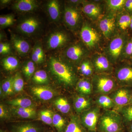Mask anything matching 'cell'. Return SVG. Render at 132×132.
Here are the masks:
<instances>
[{"instance_id":"cell-45","label":"cell","mask_w":132,"mask_h":132,"mask_svg":"<svg viewBox=\"0 0 132 132\" xmlns=\"http://www.w3.org/2000/svg\"><path fill=\"white\" fill-rule=\"evenodd\" d=\"M6 116V112L4 106L2 104L0 105V118H5Z\"/></svg>"},{"instance_id":"cell-28","label":"cell","mask_w":132,"mask_h":132,"mask_svg":"<svg viewBox=\"0 0 132 132\" xmlns=\"http://www.w3.org/2000/svg\"><path fill=\"white\" fill-rule=\"evenodd\" d=\"M45 55L41 45L36 43L32 50V59L36 64H40L45 60Z\"/></svg>"},{"instance_id":"cell-52","label":"cell","mask_w":132,"mask_h":132,"mask_svg":"<svg viewBox=\"0 0 132 132\" xmlns=\"http://www.w3.org/2000/svg\"></svg>"},{"instance_id":"cell-31","label":"cell","mask_w":132,"mask_h":132,"mask_svg":"<svg viewBox=\"0 0 132 132\" xmlns=\"http://www.w3.org/2000/svg\"><path fill=\"white\" fill-rule=\"evenodd\" d=\"M132 60V34H130L124 47L121 61H130Z\"/></svg>"},{"instance_id":"cell-2","label":"cell","mask_w":132,"mask_h":132,"mask_svg":"<svg viewBox=\"0 0 132 132\" xmlns=\"http://www.w3.org/2000/svg\"><path fill=\"white\" fill-rule=\"evenodd\" d=\"M50 68L52 73L59 82L67 87L76 86L78 79L73 65L65 60L52 57L49 61Z\"/></svg>"},{"instance_id":"cell-4","label":"cell","mask_w":132,"mask_h":132,"mask_svg":"<svg viewBox=\"0 0 132 132\" xmlns=\"http://www.w3.org/2000/svg\"><path fill=\"white\" fill-rule=\"evenodd\" d=\"M123 118L115 110L104 111L99 119L97 132H125Z\"/></svg>"},{"instance_id":"cell-32","label":"cell","mask_w":132,"mask_h":132,"mask_svg":"<svg viewBox=\"0 0 132 132\" xmlns=\"http://www.w3.org/2000/svg\"><path fill=\"white\" fill-rule=\"evenodd\" d=\"M9 103L13 106L20 108L32 107L33 105L32 100L27 98H16L10 101Z\"/></svg>"},{"instance_id":"cell-27","label":"cell","mask_w":132,"mask_h":132,"mask_svg":"<svg viewBox=\"0 0 132 132\" xmlns=\"http://www.w3.org/2000/svg\"><path fill=\"white\" fill-rule=\"evenodd\" d=\"M123 118L125 127L132 122V104H129L116 111Z\"/></svg>"},{"instance_id":"cell-38","label":"cell","mask_w":132,"mask_h":132,"mask_svg":"<svg viewBox=\"0 0 132 132\" xmlns=\"http://www.w3.org/2000/svg\"><path fill=\"white\" fill-rule=\"evenodd\" d=\"M35 63L33 61H28L24 64L22 70L26 78L29 79L33 76L35 71Z\"/></svg>"},{"instance_id":"cell-12","label":"cell","mask_w":132,"mask_h":132,"mask_svg":"<svg viewBox=\"0 0 132 132\" xmlns=\"http://www.w3.org/2000/svg\"><path fill=\"white\" fill-rule=\"evenodd\" d=\"M90 58L95 74H113L115 66L103 52L92 53Z\"/></svg>"},{"instance_id":"cell-25","label":"cell","mask_w":132,"mask_h":132,"mask_svg":"<svg viewBox=\"0 0 132 132\" xmlns=\"http://www.w3.org/2000/svg\"><path fill=\"white\" fill-rule=\"evenodd\" d=\"M64 132H88L82 126L80 119L75 116H72Z\"/></svg>"},{"instance_id":"cell-10","label":"cell","mask_w":132,"mask_h":132,"mask_svg":"<svg viewBox=\"0 0 132 132\" xmlns=\"http://www.w3.org/2000/svg\"><path fill=\"white\" fill-rule=\"evenodd\" d=\"M113 75L119 87L132 88V64L122 61L114 67Z\"/></svg>"},{"instance_id":"cell-23","label":"cell","mask_w":132,"mask_h":132,"mask_svg":"<svg viewBox=\"0 0 132 132\" xmlns=\"http://www.w3.org/2000/svg\"><path fill=\"white\" fill-rule=\"evenodd\" d=\"M37 2L34 0H19L15 3L13 8L19 12H31L38 7Z\"/></svg>"},{"instance_id":"cell-26","label":"cell","mask_w":132,"mask_h":132,"mask_svg":"<svg viewBox=\"0 0 132 132\" xmlns=\"http://www.w3.org/2000/svg\"><path fill=\"white\" fill-rule=\"evenodd\" d=\"M47 9L50 19L53 21H58L61 15L59 2L56 0L49 1L47 5Z\"/></svg>"},{"instance_id":"cell-43","label":"cell","mask_w":132,"mask_h":132,"mask_svg":"<svg viewBox=\"0 0 132 132\" xmlns=\"http://www.w3.org/2000/svg\"><path fill=\"white\" fill-rule=\"evenodd\" d=\"M124 10L131 15H132V0H126Z\"/></svg>"},{"instance_id":"cell-1","label":"cell","mask_w":132,"mask_h":132,"mask_svg":"<svg viewBox=\"0 0 132 132\" xmlns=\"http://www.w3.org/2000/svg\"><path fill=\"white\" fill-rule=\"evenodd\" d=\"M79 31L81 41L91 54L103 52L106 42L95 24L85 20Z\"/></svg>"},{"instance_id":"cell-44","label":"cell","mask_w":132,"mask_h":132,"mask_svg":"<svg viewBox=\"0 0 132 132\" xmlns=\"http://www.w3.org/2000/svg\"><path fill=\"white\" fill-rule=\"evenodd\" d=\"M84 1V0H71L68 1L67 2L69 5L77 6L78 5H81Z\"/></svg>"},{"instance_id":"cell-19","label":"cell","mask_w":132,"mask_h":132,"mask_svg":"<svg viewBox=\"0 0 132 132\" xmlns=\"http://www.w3.org/2000/svg\"><path fill=\"white\" fill-rule=\"evenodd\" d=\"M79 95L90 97L93 94L92 78H82L79 79L75 86Z\"/></svg>"},{"instance_id":"cell-46","label":"cell","mask_w":132,"mask_h":132,"mask_svg":"<svg viewBox=\"0 0 132 132\" xmlns=\"http://www.w3.org/2000/svg\"><path fill=\"white\" fill-rule=\"evenodd\" d=\"M126 132H132V122L126 128Z\"/></svg>"},{"instance_id":"cell-35","label":"cell","mask_w":132,"mask_h":132,"mask_svg":"<svg viewBox=\"0 0 132 132\" xmlns=\"http://www.w3.org/2000/svg\"><path fill=\"white\" fill-rule=\"evenodd\" d=\"M34 82L39 85L46 84L48 82V76L46 72L43 70L36 71L32 76Z\"/></svg>"},{"instance_id":"cell-3","label":"cell","mask_w":132,"mask_h":132,"mask_svg":"<svg viewBox=\"0 0 132 132\" xmlns=\"http://www.w3.org/2000/svg\"><path fill=\"white\" fill-rule=\"evenodd\" d=\"M130 33H118L106 43L103 52L114 65L121 62L124 47Z\"/></svg>"},{"instance_id":"cell-50","label":"cell","mask_w":132,"mask_h":132,"mask_svg":"<svg viewBox=\"0 0 132 132\" xmlns=\"http://www.w3.org/2000/svg\"><path fill=\"white\" fill-rule=\"evenodd\" d=\"M128 62H130V63H131V64H132V60L130 61H128Z\"/></svg>"},{"instance_id":"cell-22","label":"cell","mask_w":132,"mask_h":132,"mask_svg":"<svg viewBox=\"0 0 132 132\" xmlns=\"http://www.w3.org/2000/svg\"><path fill=\"white\" fill-rule=\"evenodd\" d=\"M126 0H106L104 1L105 13L117 15L124 10Z\"/></svg>"},{"instance_id":"cell-34","label":"cell","mask_w":132,"mask_h":132,"mask_svg":"<svg viewBox=\"0 0 132 132\" xmlns=\"http://www.w3.org/2000/svg\"><path fill=\"white\" fill-rule=\"evenodd\" d=\"M66 121L64 118L58 114H54L53 116V125L57 129L58 132H64L67 126Z\"/></svg>"},{"instance_id":"cell-42","label":"cell","mask_w":132,"mask_h":132,"mask_svg":"<svg viewBox=\"0 0 132 132\" xmlns=\"http://www.w3.org/2000/svg\"><path fill=\"white\" fill-rule=\"evenodd\" d=\"M11 47L7 43H0V54L5 55L11 52Z\"/></svg>"},{"instance_id":"cell-21","label":"cell","mask_w":132,"mask_h":132,"mask_svg":"<svg viewBox=\"0 0 132 132\" xmlns=\"http://www.w3.org/2000/svg\"><path fill=\"white\" fill-rule=\"evenodd\" d=\"M90 57L83 60L77 67L78 73L82 78H92L95 74L94 68Z\"/></svg>"},{"instance_id":"cell-9","label":"cell","mask_w":132,"mask_h":132,"mask_svg":"<svg viewBox=\"0 0 132 132\" xmlns=\"http://www.w3.org/2000/svg\"><path fill=\"white\" fill-rule=\"evenodd\" d=\"M82 12L88 20L95 24L105 13L104 1H85L81 4Z\"/></svg>"},{"instance_id":"cell-20","label":"cell","mask_w":132,"mask_h":132,"mask_svg":"<svg viewBox=\"0 0 132 132\" xmlns=\"http://www.w3.org/2000/svg\"><path fill=\"white\" fill-rule=\"evenodd\" d=\"M31 91L33 94L38 98L43 101L51 100L55 95L54 91L51 88L47 86H38L33 87Z\"/></svg>"},{"instance_id":"cell-29","label":"cell","mask_w":132,"mask_h":132,"mask_svg":"<svg viewBox=\"0 0 132 132\" xmlns=\"http://www.w3.org/2000/svg\"><path fill=\"white\" fill-rule=\"evenodd\" d=\"M54 105L57 109L62 113L68 114L71 111V105L66 98H58L55 101Z\"/></svg>"},{"instance_id":"cell-6","label":"cell","mask_w":132,"mask_h":132,"mask_svg":"<svg viewBox=\"0 0 132 132\" xmlns=\"http://www.w3.org/2000/svg\"><path fill=\"white\" fill-rule=\"evenodd\" d=\"M91 54L80 40L69 44L66 47L64 53L65 60L77 67L83 60L90 57Z\"/></svg>"},{"instance_id":"cell-14","label":"cell","mask_w":132,"mask_h":132,"mask_svg":"<svg viewBox=\"0 0 132 132\" xmlns=\"http://www.w3.org/2000/svg\"><path fill=\"white\" fill-rule=\"evenodd\" d=\"M71 38L68 33L62 31H57L52 33L47 39L48 49L55 50L65 47L69 44Z\"/></svg>"},{"instance_id":"cell-8","label":"cell","mask_w":132,"mask_h":132,"mask_svg":"<svg viewBox=\"0 0 132 132\" xmlns=\"http://www.w3.org/2000/svg\"><path fill=\"white\" fill-rule=\"evenodd\" d=\"M81 10L77 6L69 5L65 6L64 13V21L66 27L72 31L80 30L85 20L82 16Z\"/></svg>"},{"instance_id":"cell-49","label":"cell","mask_w":132,"mask_h":132,"mask_svg":"<svg viewBox=\"0 0 132 132\" xmlns=\"http://www.w3.org/2000/svg\"><path fill=\"white\" fill-rule=\"evenodd\" d=\"M129 104H132V94L131 97V100H130V103H129ZM129 104H128V105H129Z\"/></svg>"},{"instance_id":"cell-11","label":"cell","mask_w":132,"mask_h":132,"mask_svg":"<svg viewBox=\"0 0 132 132\" xmlns=\"http://www.w3.org/2000/svg\"><path fill=\"white\" fill-rule=\"evenodd\" d=\"M101 109L96 105L81 113L80 120L88 132H97V126L101 114Z\"/></svg>"},{"instance_id":"cell-5","label":"cell","mask_w":132,"mask_h":132,"mask_svg":"<svg viewBox=\"0 0 132 132\" xmlns=\"http://www.w3.org/2000/svg\"><path fill=\"white\" fill-rule=\"evenodd\" d=\"M93 94L109 95L119 87L113 74H94L92 78Z\"/></svg>"},{"instance_id":"cell-15","label":"cell","mask_w":132,"mask_h":132,"mask_svg":"<svg viewBox=\"0 0 132 132\" xmlns=\"http://www.w3.org/2000/svg\"><path fill=\"white\" fill-rule=\"evenodd\" d=\"M40 26L39 20L35 17L30 16L22 21L17 26V29L24 35H31L38 31Z\"/></svg>"},{"instance_id":"cell-30","label":"cell","mask_w":132,"mask_h":132,"mask_svg":"<svg viewBox=\"0 0 132 132\" xmlns=\"http://www.w3.org/2000/svg\"><path fill=\"white\" fill-rule=\"evenodd\" d=\"M3 67L7 71H13L15 70L19 65L18 59L13 56H8L2 60Z\"/></svg>"},{"instance_id":"cell-33","label":"cell","mask_w":132,"mask_h":132,"mask_svg":"<svg viewBox=\"0 0 132 132\" xmlns=\"http://www.w3.org/2000/svg\"><path fill=\"white\" fill-rule=\"evenodd\" d=\"M15 112L17 115L23 118H34L36 114V110L32 107L27 108H16Z\"/></svg>"},{"instance_id":"cell-17","label":"cell","mask_w":132,"mask_h":132,"mask_svg":"<svg viewBox=\"0 0 132 132\" xmlns=\"http://www.w3.org/2000/svg\"><path fill=\"white\" fill-rule=\"evenodd\" d=\"M94 104V101L89 96L79 95L74 99V107L78 113H81L91 108Z\"/></svg>"},{"instance_id":"cell-36","label":"cell","mask_w":132,"mask_h":132,"mask_svg":"<svg viewBox=\"0 0 132 132\" xmlns=\"http://www.w3.org/2000/svg\"><path fill=\"white\" fill-rule=\"evenodd\" d=\"M13 129L14 132H41L39 128L29 123L16 126Z\"/></svg>"},{"instance_id":"cell-13","label":"cell","mask_w":132,"mask_h":132,"mask_svg":"<svg viewBox=\"0 0 132 132\" xmlns=\"http://www.w3.org/2000/svg\"><path fill=\"white\" fill-rule=\"evenodd\" d=\"M132 94V88L119 87L109 95L115 105L117 111L130 103Z\"/></svg>"},{"instance_id":"cell-47","label":"cell","mask_w":132,"mask_h":132,"mask_svg":"<svg viewBox=\"0 0 132 132\" xmlns=\"http://www.w3.org/2000/svg\"><path fill=\"white\" fill-rule=\"evenodd\" d=\"M11 2L10 0H2L1 1V2L3 5H6L9 3Z\"/></svg>"},{"instance_id":"cell-24","label":"cell","mask_w":132,"mask_h":132,"mask_svg":"<svg viewBox=\"0 0 132 132\" xmlns=\"http://www.w3.org/2000/svg\"><path fill=\"white\" fill-rule=\"evenodd\" d=\"M96 96L94 101V104L100 108L104 111L115 110V104L109 95H99Z\"/></svg>"},{"instance_id":"cell-40","label":"cell","mask_w":132,"mask_h":132,"mask_svg":"<svg viewBox=\"0 0 132 132\" xmlns=\"http://www.w3.org/2000/svg\"><path fill=\"white\" fill-rule=\"evenodd\" d=\"M13 86L14 92L18 93L23 90L24 81L20 73H17L14 76Z\"/></svg>"},{"instance_id":"cell-41","label":"cell","mask_w":132,"mask_h":132,"mask_svg":"<svg viewBox=\"0 0 132 132\" xmlns=\"http://www.w3.org/2000/svg\"><path fill=\"white\" fill-rule=\"evenodd\" d=\"M15 19L13 15H1L0 16V26L1 27H5L12 26L14 24Z\"/></svg>"},{"instance_id":"cell-18","label":"cell","mask_w":132,"mask_h":132,"mask_svg":"<svg viewBox=\"0 0 132 132\" xmlns=\"http://www.w3.org/2000/svg\"><path fill=\"white\" fill-rule=\"evenodd\" d=\"M11 39L14 47L19 55H25L28 53L30 45L27 41L14 34H11Z\"/></svg>"},{"instance_id":"cell-37","label":"cell","mask_w":132,"mask_h":132,"mask_svg":"<svg viewBox=\"0 0 132 132\" xmlns=\"http://www.w3.org/2000/svg\"><path fill=\"white\" fill-rule=\"evenodd\" d=\"M53 114L52 111L48 109H45L40 112L39 116L40 120L43 123L50 126H53Z\"/></svg>"},{"instance_id":"cell-7","label":"cell","mask_w":132,"mask_h":132,"mask_svg":"<svg viewBox=\"0 0 132 132\" xmlns=\"http://www.w3.org/2000/svg\"><path fill=\"white\" fill-rule=\"evenodd\" d=\"M116 15L105 13L95 23L106 43L119 33L116 22Z\"/></svg>"},{"instance_id":"cell-39","label":"cell","mask_w":132,"mask_h":132,"mask_svg":"<svg viewBox=\"0 0 132 132\" xmlns=\"http://www.w3.org/2000/svg\"><path fill=\"white\" fill-rule=\"evenodd\" d=\"M13 79L14 76L8 78L3 82L2 89L5 94L11 95L14 92L13 86Z\"/></svg>"},{"instance_id":"cell-51","label":"cell","mask_w":132,"mask_h":132,"mask_svg":"<svg viewBox=\"0 0 132 132\" xmlns=\"http://www.w3.org/2000/svg\"><path fill=\"white\" fill-rule=\"evenodd\" d=\"M1 132H3L2 131H1Z\"/></svg>"},{"instance_id":"cell-16","label":"cell","mask_w":132,"mask_h":132,"mask_svg":"<svg viewBox=\"0 0 132 132\" xmlns=\"http://www.w3.org/2000/svg\"><path fill=\"white\" fill-rule=\"evenodd\" d=\"M131 19V15L125 10L116 15V22L118 32L130 33Z\"/></svg>"},{"instance_id":"cell-48","label":"cell","mask_w":132,"mask_h":132,"mask_svg":"<svg viewBox=\"0 0 132 132\" xmlns=\"http://www.w3.org/2000/svg\"><path fill=\"white\" fill-rule=\"evenodd\" d=\"M130 34H132V15H131V23L130 26Z\"/></svg>"}]
</instances>
